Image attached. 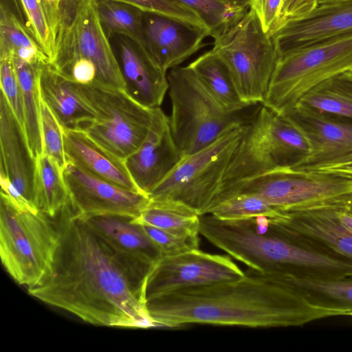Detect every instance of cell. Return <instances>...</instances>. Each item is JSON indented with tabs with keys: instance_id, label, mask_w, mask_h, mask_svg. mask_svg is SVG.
<instances>
[{
	"instance_id": "cell-41",
	"label": "cell",
	"mask_w": 352,
	"mask_h": 352,
	"mask_svg": "<svg viewBox=\"0 0 352 352\" xmlns=\"http://www.w3.org/2000/svg\"><path fill=\"white\" fill-rule=\"evenodd\" d=\"M61 74L76 83L89 85L96 80L97 70L91 60L80 58L76 60L67 71Z\"/></svg>"
},
{
	"instance_id": "cell-46",
	"label": "cell",
	"mask_w": 352,
	"mask_h": 352,
	"mask_svg": "<svg viewBox=\"0 0 352 352\" xmlns=\"http://www.w3.org/2000/svg\"><path fill=\"white\" fill-rule=\"evenodd\" d=\"M244 1H248V2H249V3H250V0H244Z\"/></svg>"
},
{
	"instance_id": "cell-31",
	"label": "cell",
	"mask_w": 352,
	"mask_h": 352,
	"mask_svg": "<svg viewBox=\"0 0 352 352\" xmlns=\"http://www.w3.org/2000/svg\"><path fill=\"white\" fill-rule=\"evenodd\" d=\"M63 171L59 164L44 153L36 159V207L51 218L69 201Z\"/></svg>"
},
{
	"instance_id": "cell-33",
	"label": "cell",
	"mask_w": 352,
	"mask_h": 352,
	"mask_svg": "<svg viewBox=\"0 0 352 352\" xmlns=\"http://www.w3.org/2000/svg\"><path fill=\"white\" fill-rule=\"evenodd\" d=\"M285 278L298 287L314 302L352 313V278L314 279L295 276Z\"/></svg>"
},
{
	"instance_id": "cell-26",
	"label": "cell",
	"mask_w": 352,
	"mask_h": 352,
	"mask_svg": "<svg viewBox=\"0 0 352 352\" xmlns=\"http://www.w3.org/2000/svg\"><path fill=\"white\" fill-rule=\"evenodd\" d=\"M188 67L210 95L228 112H239L254 106L241 100L228 69L212 50L202 54Z\"/></svg>"
},
{
	"instance_id": "cell-10",
	"label": "cell",
	"mask_w": 352,
	"mask_h": 352,
	"mask_svg": "<svg viewBox=\"0 0 352 352\" xmlns=\"http://www.w3.org/2000/svg\"><path fill=\"white\" fill-rule=\"evenodd\" d=\"M228 69L241 100L249 105L264 102L278 56L272 36L264 32L250 8L211 49Z\"/></svg>"
},
{
	"instance_id": "cell-25",
	"label": "cell",
	"mask_w": 352,
	"mask_h": 352,
	"mask_svg": "<svg viewBox=\"0 0 352 352\" xmlns=\"http://www.w3.org/2000/svg\"><path fill=\"white\" fill-rule=\"evenodd\" d=\"M26 17L25 27L52 64L57 56L59 35L68 12L66 6L41 0H19Z\"/></svg>"
},
{
	"instance_id": "cell-28",
	"label": "cell",
	"mask_w": 352,
	"mask_h": 352,
	"mask_svg": "<svg viewBox=\"0 0 352 352\" xmlns=\"http://www.w3.org/2000/svg\"><path fill=\"white\" fill-rule=\"evenodd\" d=\"M296 106L352 120V71L316 85Z\"/></svg>"
},
{
	"instance_id": "cell-15",
	"label": "cell",
	"mask_w": 352,
	"mask_h": 352,
	"mask_svg": "<svg viewBox=\"0 0 352 352\" xmlns=\"http://www.w3.org/2000/svg\"><path fill=\"white\" fill-rule=\"evenodd\" d=\"M182 157L173 138L168 116L159 107L154 110L146 138L123 162L138 190L148 197Z\"/></svg>"
},
{
	"instance_id": "cell-18",
	"label": "cell",
	"mask_w": 352,
	"mask_h": 352,
	"mask_svg": "<svg viewBox=\"0 0 352 352\" xmlns=\"http://www.w3.org/2000/svg\"><path fill=\"white\" fill-rule=\"evenodd\" d=\"M0 148V182L12 186L38 210L35 191L36 159L32 155L23 128L1 91Z\"/></svg>"
},
{
	"instance_id": "cell-9",
	"label": "cell",
	"mask_w": 352,
	"mask_h": 352,
	"mask_svg": "<svg viewBox=\"0 0 352 352\" xmlns=\"http://www.w3.org/2000/svg\"><path fill=\"white\" fill-rule=\"evenodd\" d=\"M72 82L96 113L94 120L80 131L109 154L124 161L146 138L155 109L138 103L123 89L96 82Z\"/></svg>"
},
{
	"instance_id": "cell-39",
	"label": "cell",
	"mask_w": 352,
	"mask_h": 352,
	"mask_svg": "<svg viewBox=\"0 0 352 352\" xmlns=\"http://www.w3.org/2000/svg\"><path fill=\"white\" fill-rule=\"evenodd\" d=\"M0 84L1 91L25 132L22 91L12 59L0 60Z\"/></svg>"
},
{
	"instance_id": "cell-14",
	"label": "cell",
	"mask_w": 352,
	"mask_h": 352,
	"mask_svg": "<svg viewBox=\"0 0 352 352\" xmlns=\"http://www.w3.org/2000/svg\"><path fill=\"white\" fill-rule=\"evenodd\" d=\"M63 173L69 202L83 217L111 215L133 219L149 204L146 195L100 179L69 161Z\"/></svg>"
},
{
	"instance_id": "cell-40",
	"label": "cell",
	"mask_w": 352,
	"mask_h": 352,
	"mask_svg": "<svg viewBox=\"0 0 352 352\" xmlns=\"http://www.w3.org/2000/svg\"><path fill=\"white\" fill-rule=\"evenodd\" d=\"M283 0H250V8L257 16L265 32L271 34L278 25Z\"/></svg>"
},
{
	"instance_id": "cell-38",
	"label": "cell",
	"mask_w": 352,
	"mask_h": 352,
	"mask_svg": "<svg viewBox=\"0 0 352 352\" xmlns=\"http://www.w3.org/2000/svg\"><path fill=\"white\" fill-rule=\"evenodd\" d=\"M142 227L159 249L162 256L199 249V235H182L151 226Z\"/></svg>"
},
{
	"instance_id": "cell-17",
	"label": "cell",
	"mask_w": 352,
	"mask_h": 352,
	"mask_svg": "<svg viewBox=\"0 0 352 352\" xmlns=\"http://www.w3.org/2000/svg\"><path fill=\"white\" fill-rule=\"evenodd\" d=\"M270 219L276 228L297 241L352 261V231L338 219L335 210L281 211L279 216Z\"/></svg>"
},
{
	"instance_id": "cell-21",
	"label": "cell",
	"mask_w": 352,
	"mask_h": 352,
	"mask_svg": "<svg viewBox=\"0 0 352 352\" xmlns=\"http://www.w3.org/2000/svg\"><path fill=\"white\" fill-rule=\"evenodd\" d=\"M285 115L305 130L312 146L308 155L291 166L320 162L352 151V122L301 106L294 107Z\"/></svg>"
},
{
	"instance_id": "cell-7",
	"label": "cell",
	"mask_w": 352,
	"mask_h": 352,
	"mask_svg": "<svg viewBox=\"0 0 352 352\" xmlns=\"http://www.w3.org/2000/svg\"><path fill=\"white\" fill-rule=\"evenodd\" d=\"M57 243L54 218L20 210L1 196L0 256L16 283L27 289L38 284L51 270Z\"/></svg>"
},
{
	"instance_id": "cell-42",
	"label": "cell",
	"mask_w": 352,
	"mask_h": 352,
	"mask_svg": "<svg viewBox=\"0 0 352 352\" xmlns=\"http://www.w3.org/2000/svg\"><path fill=\"white\" fill-rule=\"evenodd\" d=\"M318 6V0H283L278 23L285 20L302 17L310 13Z\"/></svg>"
},
{
	"instance_id": "cell-35",
	"label": "cell",
	"mask_w": 352,
	"mask_h": 352,
	"mask_svg": "<svg viewBox=\"0 0 352 352\" xmlns=\"http://www.w3.org/2000/svg\"><path fill=\"white\" fill-rule=\"evenodd\" d=\"M280 212L256 195L237 193L214 204L208 214L222 220H238L261 215L275 218Z\"/></svg>"
},
{
	"instance_id": "cell-29",
	"label": "cell",
	"mask_w": 352,
	"mask_h": 352,
	"mask_svg": "<svg viewBox=\"0 0 352 352\" xmlns=\"http://www.w3.org/2000/svg\"><path fill=\"white\" fill-rule=\"evenodd\" d=\"M12 60L22 91L25 137L32 155L36 159L43 153L38 86V72L42 63L33 65L19 58Z\"/></svg>"
},
{
	"instance_id": "cell-24",
	"label": "cell",
	"mask_w": 352,
	"mask_h": 352,
	"mask_svg": "<svg viewBox=\"0 0 352 352\" xmlns=\"http://www.w3.org/2000/svg\"><path fill=\"white\" fill-rule=\"evenodd\" d=\"M63 141L67 161L100 179L140 192L124 162L104 151L83 131L63 130Z\"/></svg>"
},
{
	"instance_id": "cell-19",
	"label": "cell",
	"mask_w": 352,
	"mask_h": 352,
	"mask_svg": "<svg viewBox=\"0 0 352 352\" xmlns=\"http://www.w3.org/2000/svg\"><path fill=\"white\" fill-rule=\"evenodd\" d=\"M83 218L119 259L145 280L162 256L142 226L118 216Z\"/></svg>"
},
{
	"instance_id": "cell-11",
	"label": "cell",
	"mask_w": 352,
	"mask_h": 352,
	"mask_svg": "<svg viewBox=\"0 0 352 352\" xmlns=\"http://www.w3.org/2000/svg\"><path fill=\"white\" fill-rule=\"evenodd\" d=\"M237 193L256 195L286 212L340 210L352 204V182L299 175L283 168L234 184L219 195L218 201Z\"/></svg>"
},
{
	"instance_id": "cell-37",
	"label": "cell",
	"mask_w": 352,
	"mask_h": 352,
	"mask_svg": "<svg viewBox=\"0 0 352 352\" xmlns=\"http://www.w3.org/2000/svg\"><path fill=\"white\" fill-rule=\"evenodd\" d=\"M40 120L43 153L53 158L63 170L67 164L63 129L51 109L41 98L40 100Z\"/></svg>"
},
{
	"instance_id": "cell-2",
	"label": "cell",
	"mask_w": 352,
	"mask_h": 352,
	"mask_svg": "<svg viewBox=\"0 0 352 352\" xmlns=\"http://www.w3.org/2000/svg\"><path fill=\"white\" fill-rule=\"evenodd\" d=\"M155 327L190 324L254 328L300 327L347 315L311 300L284 277L249 268L241 278L181 289L146 302Z\"/></svg>"
},
{
	"instance_id": "cell-16",
	"label": "cell",
	"mask_w": 352,
	"mask_h": 352,
	"mask_svg": "<svg viewBox=\"0 0 352 352\" xmlns=\"http://www.w3.org/2000/svg\"><path fill=\"white\" fill-rule=\"evenodd\" d=\"M270 35L278 52L352 35V0L318 5L302 17L281 21Z\"/></svg>"
},
{
	"instance_id": "cell-4",
	"label": "cell",
	"mask_w": 352,
	"mask_h": 352,
	"mask_svg": "<svg viewBox=\"0 0 352 352\" xmlns=\"http://www.w3.org/2000/svg\"><path fill=\"white\" fill-rule=\"evenodd\" d=\"M311 148L300 125L261 104L245 125L219 195L245 179L288 168L308 155Z\"/></svg>"
},
{
	"instance_id": "cell-36",
	"label": "cell",
	"mask_w": 352,
	"mask_h": 352,
	"mask_svg": "<svg viewBox=\"0 0 352 352\" xmlns=\"http://www.w3.org/2000/svg\"><path fill=\"white\" fill-rule=\"evenodd\" d=\"M112 1L132 6L144 13L166 16L200 31H210L201 16L177 0H98Z\"/></svg>"
},
{
	"instance_id": "cell-20",
	"label": "cell",
	"mask_w": 352,
	"mask_h": 352,
	"mask_svg": "<svg viewBox=\"0 0 352 352\" xmlns=\"http://www.w3.org/2000/svg\"><path fill=\"white\" fill-rule=\"evenodd\" d=\"M144 35L148 52L166 73L205 46L209 33L174 19L144 14Z\"/></svg>"
},
{
	"instance_id": "cell-43",
	"label": "cell",
	"mask_w": 352,
	"mask_h": 352,
	"mask_svg": "<svg viewBox=\"0 0 352 352\" xmlns=\"http://www.w3.org/2000/svg\"><path fill=\"white\" fill-rule=\"evenodd\" d=\"M338 219L347 228L352 231V212L347 209L335 210Z\"/></svg>"
},
{
	"instance_id": "cell-12",
	"label": "cell",
	"mask_w": 352,
	"mask_h": 352,
	"mask_svg": "<svg viewBox=\"0 0 352 352\" xmlns=\"http://www.w3.org/2000/svg\"><path fill=\"white\" fill-rule=\"evenodd\" d=\"M80 58L94 63L97 75L94 82L124 90L120 65L100 20L98 0L76 1L59 35L56 58L50 65L63 74Z\"/></svg>"
},
{
	"instance_id": "cell-3",
	"label": "cell",
	"mask_w": 352,
	"mask_h": 352,
	"mask_svg": "<svg viewBox=\"0 0 352 352\" xmlns=\"http://www.w3.org/2000/svg\"><path fill=\"white\" fill-rule=\"evenodd\" d=\"M199 234L248 268L281 276L352 278V261L313 248L276 228L267 216L222 220L199 217Z\"/></svg>"
},
{
	"instance_id": "cell-13",
	"label": "cell",
	"mask_w": 352,
	"mask_h": 352,
	"mask_svg": "<svg viewBox=\"0 0 352 352\" xmlns=\"http://www.w3.org/2000/svg\"><path fill=\"white\" fill-rule=\"evenodd\" d=\"M243 272L229 255L200 250L162 256L148 273L144 285L146 302L187 287L212 285L239 279Z\"/></svg>"
},
{
	"instance_id": "cell-6",
	"label": "cell",
	"mask_w": 352,
	"mask_h": 352,
	"mask_svg": "<svg viewBox=\"0 0 352 352\" xmlns=\"http://www.w3.org/2000/svg\"><path fill=\"white\" fill-rule=\"evenodd\" d=\"M352 71V35L334 37L278 52L262 104L285 115L314 87Z\"/></svg>"
},
{
	"instance_id": "cell-23",
	"label": "cell",
	"mask_w": 352,
	"mask_h": 352,
	"mask_svg": "<svg viewBox=\"0 0 352 352\" xmlns=\"http://www.w3.org/2000/svg\"><path fill=\"white\" fill-rule=\"evenodd\" d=\"M41 98L51 109L63 130H82L96 113L74 89L72 82L50 63H42L38 76Z\"/></svg>"
},
{
	"instance_id": "cell-8",
	"label": "cell",
	"mask_w": 352,
	"mask_h": 352,
	"mask_svg": "<svg viewBox=\"0 0 352 352\" xmlns=\"http://www.w3.org/2000/svg\"><path fill=\"white\" fill-rule=\"evenodd\" d=\"M245 125L227 130L208 146L183 157L150 192L149 199L182 204L200 216L208 214L221 190Z\"/></svg>"
},
{
	"instance_id": "cell-1",
	"label": "cell",
	"mask_w": 352,
	"mask_h": 352,
	"mask_svg": "<svg viewBox=\"0 0 352 352\" xmlns=\"http://www.w3.org/2000/svg\"><path fill=\"white\" fill-rule=\"evenodd\" d=\"M58 243L51 270L32 296L85 322L155 327L143 296L145 280L124 264L72 206L54 217Z\"/></svg>"
},
{
	"instance_id": "cell-27",
	"label": "cell",
	"mask_w": 352,
	"mask_h": 352,
	"mask_svg": "<svg viewBox=\"0 0 352 352\" xmlns=\"http://www.w3.org/2000/svg\"><path fill=\"white\" fill-rule=\"evenodd\" d=\"M8 6L6 0H1L0 60L19 58L33 65L49 63L36 41Z\"/></svg>"
},
{
	"instance_id": "cell-44",
	"label": "cell",
	"mask_w": 352,
	"mask_h": 352,
	"mask_svg": "<svg viewBox=\"0 0 352 352\" xmlns=\"http://www.w3.org/2000/svg\"><path fill=\"white\" fill-rule=\"evenodd\" d=\"M348 0H318V5L341 2Z\"/></svg>"
},
{
	"instance_id": "cell-45",
	"label": "cell",
	"mask_w": 352,
	"mask_h": 352,
	"mask_svg": "<svg viewBox=\"0 0 352 352\" xmlns=\"http://www.w3.org/2000/svg\"><path fill=\"white\" fill-rule=\"evenodd\" d=\"M347 210H348L349 211H350L351 212H352V204H351V206L347 208Z\"/></svg>"
},
{
	"instance_id": "cell-30",
	"label": "cell",
	"mask_w": 352,
	"mask_h": 352,
	"mask_svg": "<svg viewBox=\"0 0 352 352\" xmlns=\"http://www.w3.org/2000/svg\"><path fill=\"white\" fill-rule=\"evenodd\" d=\"M199 217L195 211L182 204L168 200H151L133 223L151 226L182 235H199Z\"/></svg>"
},
{
	"instance_id": "cell-22",
	"label": "cell",
	"mask_w": 352,
	"mask_h": 352,
	"mask_svg": "<svg viewBox=\"0 0 352 352\" xmlns=\"http://www.w3.org/2000/svg\"><path fill=\"white\" fill-rule=\"evenodd\" d=\"M120 58L126 94L146 107H160L168 89L167 73L138 46L122 43Z\"/></svg>"
},
{
	"instance_id": "cell-32",
	"label": "cell",
	"mask_w": 352,
	"mask_h": 352,
	"mask_svg": "<svg viewBox=\"0 0 352 352\" xmlns=\"http://www.w3.org/2000/svg\"><path fill=\"white\" fill-rule=\"evenodd\" d=\"M196 11L217 41L230 32L250 10L244 0H177Z\"/></svg>"
},
{
	"instance_id": "cell-34",
	"label": "cell",
	"mask_w": 352,
	"mask_h": 352,
	"mask_svg": "<svg viewBox=\"0 0 352 352\" xmlns=\"http://www.w3.org/2000/svg\"><path fill=\"white\" fill-rule=\"evenodd\" d=\"M98 1L99 14L103 26L109 32L129 37L136 46L149 54L144 35L145 13L122 3L112 1Z\"/></svg>"
},
{
	"instance_id": "cell-5",
	"label": "cell",
	"mask_w": 352,
	"mask_h": 352,
	"mask_svg": "<svg viewBox=\"0 0 352 352\" xmlns=\"http://www.w3.org/2000/svg\"><path fill=\"white\" fill-rule=\"evenodd\" d=\"M167 78L171 103L170 127L182 157L205 148L227 130L247 124L256 110L248 114L245 111L250 107L241 111L228 112L188 65L170 69Z\"/></svg>"
}]
</instances>
